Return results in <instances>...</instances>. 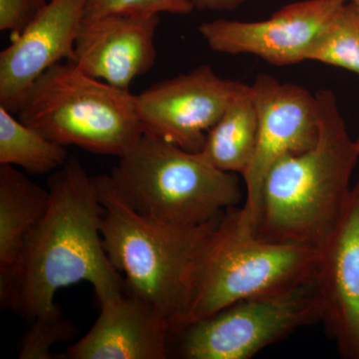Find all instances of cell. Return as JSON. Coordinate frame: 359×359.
I'll return each mask as SVG.
<instances>
[{
  "label": "cell",
  "mask_w": 359,
  "mask_h": 359,
  "mask_svg": "<svg viewBox=\"0 0 359 359\" xmlns=\"http://www.w3.org/2000/svg\"><path fill=\"white\" fill-rule=\"evenodd\" d=\"M47 4L48 0H0V30L15 39Z\"/></svg>",
  "instance_id": "obj_21"
},
{
  "label": "cell",
  "mask_w": 359,
  "mask_h": 359,
  "mask_svg": "<svg viewBox=\"0 0 359 359\" xmlns=\"http://www.w3.org/2000/svg\"><path fill=\"white\" fill-rule=\"evenodd\" d=\"M49 201L48 189L11 165H0V290L13 278Z\"/></svg>",
  "instance_id": "obj_15"
},
{
  "label": "cell",
  "mask_w": 359,
  "mask_h": 359,
  "mask_svg": "<svg viewBox=\"0 0 359 359\" xmlns=\"http://www.w3.org/2000/svg\"><path fill=\"white\" fill-rule=\"evenodd\" d=\"M348 0H304L287 4L269 20H217L203 22L199 32L212 51L252 54L276 66L308 60L311 47L335 11Z\"/></svg>",
  "instance_id": "obj_10"
},
{
  "label": "cell",
  "mask_w": 359,
  "mask_h": 359,
  "mask_svg": "<svg viewBox=\"0 0 359 359\" xmlns=\"http://www.w3.org/2000/svg\"><path fill=\"white\" fill-rule=\"evenodd\" d=\"M110 177L135 211L175 226L210 223L242 200L235 173L148 134L119 158Z\"/></svg>",
  "instance_id": "obj_4"
},
{
  "label": "cell",
  "mask_w": 359,
  "mask_h": 359,
  "mask_svg": "<svg viewBox=\"0 0 359 359\" xmlns=\"http://www.w3.org/2000/svg\"><path fill=\"white\" fill-rule=\"evenodd\" d=\"M252 88L259 114L254 157L245 173V200L238 209V224L255 233L266 175L278 160L302 154L316 145L320 134L316 94L299 85L257 75Z\"/></svg>",
  "instance_id": "obj_8"
},
{
  "label": "cell",
  "mask_w": 359,
  "mask_h": 359,
  "mask_svg": "<svg viewBox=\"0 0 359 359\" xmlns=\"http://www.w3.org/2000/svg\"><path fill=\"white\" fill-rule=\"evenodd\" d=\"M159 22V14L117 13L83 20L73 62L90 76L129 91L134 80L155 65Z\"/></svg>",
  "instance_id": "obj_12"
},
{
  "label": "cell",
  "mask_w": 359,
  "mask_h": 359,
  "mask_svg": "<svg viewBox=\"0 0 359 359\" xmlns=\"http://www.w3.org/2000/svg\"><path fill=\"white\" fill-rule=\"evenodd\" d=\"M18 119L55 143L122 157L143 131L135 95L86 74L74 62L58 63L35 81Z\"/></svg>",
  "instance_id": "obj_5"
},
{
  "label": "cell",
  "mask_w": 359,
  "mask_h": 359,
  "mask_svg": "<svg viewBox=\"0 0 359 359\" xmlns=\"http://www.w3.org/2000/svg\"><path fill=\"white\" fill-rule=\"evenodd\" d=\"M323 321L340 356L359 359V177L339 224L320 250Z\"/></svg>",
  "instance_id": "obj_13"
},
{
  "label": "cell",
  "mask_w": 359,
  "mask_h": 359,
  "mask_svg": "<svg viewBox=\"0 0 359 359\" xmlns=\"http://www.w3.org/2000/svg\"><path fill=\"white\" fill-rule=\"evenodd\" d=\"M98 318L61 359H166L172 332L164 318L138 297L123 292L99 302Z\"/></svg>",
  "instance_id": "obj_14"
},
{
  "label": "cell",
  "mask_w": 359,
  "mask_h": 359,
  "mask_svg": "<svg viewBox=\"0 0 359 359\" xmlns=\"http://www.w3.org/2000/svg\"><path fill=\"white\" fill-rule=\"evenodd\" d=\"M48 1H49V0H48Z\"/></svg>",
  "instance_id": "obj_25"
},
{
  "label": "cell",
  "mask_w": 359,
  "mask_h": 359,
  "mask_svg": "<svg viewBox=\"0 0 359 359\" xmlns=\"http://www.w3.org/2000/svg\"><path fill=\"white\" fill-rule=\"evenodd\" d=\"M65 146L51 141L0 107V165H11L33 175L56 171L68 160Z\"/></svg>",
  "instance_id": "obj_17"
},
{
  "label": "cell",
  "mask_w": 359,
  "mask_h": 359,
  "mask_svg": "<svg viewBox=\"0 0 359 359\" xmlns=\"http://www.w3.org/2000/svg\"><path fill=\"white\" fill-rule=\"evenodd\" d=\"M356 144H358V147L359 149V138L356 139Z\"/></svg>",
  "instance_id": "obj_24"
},
{
  "label": "cell",
  "mask_w": 359,
  "mask_h": 359,
  "mask_svg": "<svg viewBox=\"0 0 359 359\" xmlns=\"http://www.w3.org/2000/svg\"><path fill=\"white\" fill-rule=\"evenodd\" d=\"M86 0H49L0 53V107L18 114L37 79L63 59L73 62Z\"/></svg>",
  "instance_id": "obj_11"
},
{
  "label": "cell",
  "mask_w": 359,
  "mask_h": 359,
  "mask_svg": "<svg viewBox=\"0 0 359 359\" xmlns=\"http://www.w3.org/2000/svg\"><path fill=\"white\" fill-rule=\"evenodd\" d=\"M78 334V328L65 320L61 309L50 316H39L30 323L18 346L20 359H53L50 348Z\"/></svg>",
  "instance_id": "obj_19"
},
{
  "label": "cell",
  "mask_w": 359,
  "mask_h": 359,
  "mask_svg": "<svg viewBox=\"0 0 359 359\" xmlns=\"http://www.w3.org/2000/svg\"><path fill=\"white\" fill-rule=\"evenodd\" d=\"M245 86L219 77L209 65L161 81L135 95L142 131L199 153L208 132Z\"/></svg>",
  "instance_id": "obj_9"
},
{
  "label": "cell",
  "mask_w": 359,
  "mask_h": 359,
  "mask_svg": "<svg viewBox=\"0 0 359 359\" xmlns=\"http://www.w3.org/2000/svg\"><path fill=\"white\" fill-rule=\"evenodd\" d=\"M323 313L316 273L294 287L241 299L189 323L172 335L171 348L185 359H248L323 320Z\"/></svg>",
  "instance_id": "obj_7"
},
{
  "label": "cell",
  "mask_w": 359,
  "mask_h": 359,
  "mask_svg": "<svg viewBox=\"0 0 359 359\" xmlns=\"http://www.w3.org/2000/svg\"><path fill=\"white\" fill-rule=\"evenodd\" d=\"M50 201L30 236L20 266L6 289L2 309L25 320L58 311L56 292L79 282L93 285L102 302L125 292L124 280L111 264L101 236V205L93 178L69 157L48 180Z\"/></svg>",
  "instance_id": "obj_1"
},
{
  "label": "cell",
  "mask_w": 359,
  "mask_h": 359,
  "mask_svg": "<svg viewBox=\"0 0 359 359\" xmlns=\"http://www.w3.org/2000/svg\"><path fill=\"white\" fill-rule=\"evenodd\" d=\"M308 60L344 68L359 75V7L346 1L316 40Z\"/></svg>",
  "instance_id": "obj_18"
},
{
  "label": "cell",
  "mask_w": 359,
  "mask_h": 359,
  "mask_svg": "<svg viewBox=\"0 0 359 359\" xmlns=\"http://www.w3.org/2000/svg\"><path fill=\"white\" fill-rule=\"evenodd\" d=\"M320 252L257 237L228 210L212 233L196 280L188 323L233 302L306 282L318 273Z\"/></svg>",
  "instance_id": "obj_6"
},
{
  "label": "cell",
  "mask_w": 359,
  "mask_h": 359,
  "mask_svg": "<svg viewBox=\"0 0 359 359\" xmlns=\"http://www.w3.org/2000/svg\"><path fill=\"white\" fill-rule=\"evenodd\" d=\"M245 0H192L198 11H231L242 6Z\"/></svg>",
  "instance_id": "obj_22"
},
{
  "label": "cell",
  "mask_w": 359,
  "mask_h": 359,
  "mask_svg": "<svg viewBox=\"0 0 359 359\" xmlns=\"http://www.w3.org/2000/svg\"><path fill=\"white\" fill-rule=\"evenodd\" d=\"M348 1L353 2L354 4H356L359 7V0H348Z\"/></svg>",
  "instance_id": "obj_23"
},
{
  "label": "cell",
  "mask_w": 359,
  "mask_h": 359,
  "mask_svg": "<svg viewBox=\"0 0 359 359\" xmlns=\"http://www.w3.org/2000/svg\"><path fill=\"white\" fill-rule=\"evenodd\" d=\"M257 135L259 114L252 88L247 85L208 132L199 154L217 169L243 176L254 157Z\"/></svg>",
  "instance_id": "obj_16"
},
{
  "label": "cell",
  "mask_w": 359,
  "mask_h": 359,
  "mask_svg": "<svg viewBox=\"0 0 359 359\" xmlns=\"http://www.w3.org/2000/svg\"><path fill=\"white\" fill-rule=\"evenodd\" d=\"M93 183L104 249L125 275V292L152 306L177 334L188 323L201 263L224 215L196 226L162 223L135 211L110 176Z\"/></svg>",
  "instance_id": "obj_3"
},
{
  "label": "cell",
  "mask_w": 359,
  "mask_h": 359,
  "mask_svg": "<svg viewBox=\"0 0 359 359\" xmlns=\"http://www.w3.org/2000/svg\"><path fill=\"white\" fill-rule=\"evenodd\" d=\"M316 97L318 142L302 154L285 156L269 170L255 235L320 252L346 210L359 149L334 92L318 90Z\"/></svg>",
  "instance_id": "obj_2"
},
{
  "label": "cell",
  "mask_w": 359,
  "mask_h": 359,
  "mask_svg": "<svg viewBox=\"0 0 359 359\" xmlns=\"http://www.w3.org/2000/svg\"><path fill=\"white\" fill-rule=\"evenodd\" d=\"M194 11L192 0H86L83 20L117 13L186 15Z\"/></svg>",
  "instance_id": "obj_20"
}]
</instances>
